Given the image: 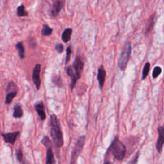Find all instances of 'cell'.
<instances>
[{
    "mask_svg": "<svg viewBox=\"0 0 164 164\" xmlns=\"http://www.w3.org/2000/svg\"><path fill=\"white\" fill-rule=\"evenodd\" d=\"M50 134L54 146L57 148H62L63 145V134L60 123L56 115L53 114L50 117Z\"/></svg>",
    "mask_w": 164,
    "mask_h": 164,
    "instance_id": "6da1fadb",
    "label": "cell"
},
{
    "mask_svg": "<svg viewBox=\"0 0 164 164\" xmlns=\"http://www.w3.org/2000/svg\"><path fill=\"white\" fill-rule=\"evenodd\" d=\"M108 151H111L117 160L121 161L126 155V148L125 145L117 137H115L112 141Z\"/></svg>",
    "mask_w": 164,
    "mask_h": 164,
    "instance_id": "7a4b0ae2",
    "label": "cell"
},
{
    "mask_svg": "<svg viewBox=\"0 0 164 164\" xmlns=\"http://www.w3.org/2000/svg\"><path fill=\"white\" fill-rule=\"evenodd\" d=\"M132 53V46L130 42H126L124 45L120 57L118 60V67L121 70L124 71L127 66Z\"/></svg>",
    "mask_w": 164,
    "mask_h": 164,
    "instance_id": "3957f363",
    "label": "cell"
},
{
    "mask_svg": "<svg viewBox=\"0 0 164 164\" xmlns=\"http://www.w3.org/2000/svg\"><path fill=\"white\" fill-rule=\"evenodd\" d=\"M85 136L82 135L78 138L75 145L74 148V150L72 151V155H71V159L70 164H76V161L81 154L82 150H83L84 144H85Z\"/></svg>",
    "mask_w": 164,
    "mask_h": 164,
    "instance_id": "277c9868",
    "label": "cell"
},
{
    "mask_svg": "<svg viewBox=\"0 0 164 164\" xmlns=\"http://www.w3.org/2000/svg\"><path fill=\"white\" fill-rule=\"evenodd\" d=\"M72 70L75 76V81L76 84L77 81L80 79L82 74H83L84 68V62L82 60L80 56H76L72 66Z\"/></svg>",
    "mask_w": 164,
    "mask_h": 164,
    "instance_id": "5b68a950",
    "label": "cell"
},
{
    "mask_svg": "<svg viewBox=\"0 0 164 164\" xmlns=\"http://www.w3.org/2000/svg\"><path fill=\"white\" fill-rule=\"evenodd\" d=\"M41 70V64H39V63L35 66L34 69L33 70L32 80L37 90H39L41 84V80L40 76Z\"/></svg>",
    "mask_w": 164,
    "mask_h": 164,
    "instance_id": "8992f818",
    "label": "cell"
},
{
    "mask_svg": "<svg viewBox=\"0 0 164 164\" xmlns=\"http://www.w3.org/2000/svg\"><path fill=\"white\" fill-rule=\"evenodd\" d=\"M64 4L65 1H63V0H56V1H54L51 8V15L53 17H57L60 13L62 9L64 6Z\"/></svg>",
    "mask_w": 164,
    "mask_h": 164,
    "instance_id": "52a82bcc",
    "label": "cell"
},
{
    "mask_svg": "<svg viewBox=\"0 0 164 164\" xmlns=\"http://www.w3.org/2000/svg\"><path fill=\"white\" fill-rule=\"evenodd\" d=\"M158 138L156 144V148L159 153H161L164 144V125L158 127Z\"/></svg>",
    "mask_w": 164,
    "mask_h": 164,
    "instance_id": "ba28073f",
    "label": "cell"
},
{
    "mask_svg": "<svg viewBox=\"0 0 164 164\" xmlns=\"http://www.w3.org/2000/svg\"><path fill=\"white\" fill-rule=\"evenodd\" d=\"M19 132H15L8 133H2V136H3V140L6 143L14 144L17 140V136L19 135Z\"/></svg>",
    "mask_w": 164,
    "mask_h": 164,
    "instance_id": "9c48e42d",
    "label": "cell"
},
{
    "mask_svg": "<svg viewBox=\"0 0 164 164\" xmlns=\"http://www.w3.org/2000/svg\"><path fill=\"white\" fill-rule=\"evenodd\" d=\"M106 71L103 67V66H101L98 69L97 71V79L99 82V88L102 89L105 81V78H106Z\"/></svg>",
    "mask_w": 164,
    "mask_h": 164,
    "instance_id": "30bf717a",
    "label": "cell"
},
{
    "mask_svg": "<svg viewBox=\"0 0 164 164\" xmlns=\"http://www.w3.org/2000/svg\"><path fill=\"white\" fill-rule=\"evenodd\" d=\"M34 108L35 111L37 112L38 115L41 117L42 121H44L46 118V114H45L44 110V105L42 102H38L34 105Z\"/></svg>",
    "mask_w": 164,
    "mask_h": 164,
    "instance_id": "8fae6325",
    "label": "cell"
},
{
    "mask_svg": "<svg viewBox=\"0 0 164 164\" xmlns=\"http://www.w3.org/2000/svg\"><path fill=\"white\" fill-rule=\"evenodd\" d=\"M72 32V30L71 28H67L63 32L62 35V40L63 42L67 43L71 40Z\"/></svg>",
    "mask_w": 164,
    "mask_h": 164,
    "instance_id": "7c38bea8",
    "label": "cell"
},
{
    "mask_svg": "<svg viewBox=\"0 0 164 164\" xmlns=\"http://www.w3.org/2000/svg\"><path fill=\"white\" fill-rule=\"evenodd\" d=\"M55 162H54V157L53 152V149L51 148H49L47 149L46 153V162L45 164H54Z\"/></svg>",
    "mask_w": 164,
    "mask_h": 164,
    "instance_id": "4fadbf2b",
    "label": "cell"
},
{
    "mask_svg": "<svg viewBox=\"0 0 164 164\" xmlns=\"http://www.w3.org/2000/svg\"><path fill=\"white\" fill-rule=\"evenodd\" d=\"M23 116V110L19 105H15L14 107L13 117L14 118H21Z\"/></svg>",
    "mask_w": 164,
    "mask_h": 164,
    "instance_id": "5bb4252c",
    "label": "cell"
},
{
    "mask_svg": "<svg viewBox=\"0 0 164 164\" xmlns=\"http://www.w3.org/2000/svg\"><path fill=\"white\" fill-rule=\"evenodd\" d=\"M15 48L18 51V54L21 59H23L25 57V49L24 47V45L21 42H19L16 44Z\"/></svg>",
    "mask_w": 164,
    "mask_h": 164,
    "instance_id": "9a60e30c",
    "label": "cell"
},
{
    "mask_svg": "<svg viewBox=\"0 0 164 164\" xmlns=\"http://www.w3.org/2000/svg\"><path fill=\"white\" fill-rule=\"evenodd\" d=\"M154 24V15L153 14L149 18L148 23L146 24V29H145V33H149L151 30L153 28V26Z\"/></svg>",
    "mask_w": 164,
    "mask_h": 164,
    "instance_id": "2e32d148",
    "label": "cell"
},
{
    "mask_svg": "<svg viewBox=\"0 0 164 164\" xmlns=\"http://www.w3.org/2000/svg\"><path fill=\"white\" fill-rule=\"evenodd\" d=\"M17 15L18 17H27L28 15V13L26 11L23 4H21L19 7H17Z\"/></svg>",
    "mask_w": 164,
    "mask_h": 164,
    "instance_id": "e0dca14e",
    "label": "cell"
},
{
    "mask_svg": "<svg viewBox=\"0 0 164 164\" xmlns=\"http://www.w3.org/2000/svg\"><path fill=\"white\" fill-rule=\"evenodd\" d=\"M17 94V91H12V92L7 93L5 98V104L6 105L11 104L12 101L13 99L16 96Z\"/></svg>",
    "mask_w": 164,
    "mask_h": 164,
    "instance_id": "ac0fdd59",
    "label": "cell"
},
{
    "mask_svg": "<svg viewBox=\"0 0 164 164\" xmlns=\"http://www.w3.org/2000/svg\"><path fill=\"white\" fill-rule=\"evenodd\" d=\"M52 82L54 85H55L57 87L62 88L63 86V84L62 80L60 76L55 75L52 78Z\"/></svg>",
    "mask_w": 164,
    "mask_h": 164,
    "instance_id": "d6986e66",
    "label": "cell"
},
{
    "mask_svg": "<svg viewBox=\"0 0 164 164\" xmlns=\"http://www.w3.org/2000/svg\"><path fill=\"white\" fill-rule=\"evenodd\" d=\"M41 33H42V35L43 36H49V35H51L52 34L53 29L48 25L44 24L42 26Z\"/></svg>",
    "mask_w": 164,
    "mask_h": 164,
    "instance_id": "ffe728a7",
    "label": "cell"
},
{
    "mask_svg": "<svg viewBox=\"0 0 164 164\" xmlns=\"http://www.w3.org/2000/svg\"><path fill=\"white\" fill-rule=\"evenodd\" d=\"M149 69H150V63L149 62H147L144 67V69H143V72H142V80L145 79V78L147 77V76L149 73Z\"/></svg>",
    "mask_w": 164,
    "mask_h": 164,
    "instance_id": "44dd1931",
    "label": "cell"
},
{
    "mask_svg": "<svg viewBox=\"0 0 164 164\" xmlns=\"http://www.w3.org/2000/svg\"><path fill=\"white\" fill-rule=\"evenodd\" d=\"M41 143L44 145L45 147H46L48 148H51L52 142H51V141L50 140V139H49V137H48V136H44V137L41 140Z\"/></svg>",
    "mask_w": 164,
    "mask_h": 164,
    "instance_id": "7402d4cb",
    "label": "cell"
},
{
    "mask_svg": "<svg viewBox=\"0 0 164 164\" xmlns=\"http://www.w3.org/2000/svg\"><path fill=\"white\" fill-rule=\"evenodd\" d=\"M12 91H17V87L14 84V81H11L7 85L6 92L9 93V92H12Z\"/></svg>",
    "mask_w": 164,
    "mask_h": 164,
    "instance_id": "603a6c76",
    "label": "cell"
},
{
    "mask_svg": "<svg viewBox=\"0 0 164 164\" xmlns=\"http://www.w3.org/2000/svg\"><path fill=\"white\" fill-rule=\"evenodd\" d=\"M162 72V68L159 66H157L154 67V70H153V78H157Z\"/></svg>",
    "mask_w": 164,
    "mask_h": 164,
    "instance_id": "cb8c5ba5",
    "label": "cell"
},
{
    "mask_svg": "<svg viewBox=\"0 0 164 164\" xmlns=\"http://www.w3.org/2000/svg\"><path fill=\"white\" fill-rule=\"evenodd\" d=\"M72 54V49L71 46H68L66 49V64L69 63L71 60V57Z\"/></svg>",
    "mask_w": 164,
    "mask_h": 164,
    "instance_id": "d4e9b609",
    "label": "cell"
},
{
    "mask_svg": "<svg viewBox=\"0 0 164 164\" xmlns=\"http://www.w3.org/2000/svg\"><path fill=\"white\" fill-rule=\"evenodd\" d=\"M54 48H55L56 51L58 53H62L63 51V45L62 44L58 43V44H57L55 45V46H54Z\"/></svg>",
    "mask_w": 164,
    "mask_h": 164,
    "instance_id": "484cf974",
    "label": "cell"
},
{
    "mask_svg": "<svg viewBox=\"0 0 164 164\" xmlns=\"http://www.w3.org/2000/svg\"><path fill=\"white\" fill-rule=\"evenodd\" d=\"M23 152H22V150L19 148L17 149L16 151V157H17V159L19 160V162H21L22 161V159H23Z\"/></svg>",
    "mask_w": 164,
    "mask_h": 164,
    "instance_id": "4316f807",
    "label": "cell"
},
{
    "mask_svg": "<svg viewBox=\"0 0 164 164\" xmlns=\"http://www.w3.org/2000/svg\"><path fill=\"white\" fill-rule=\"evenodd\" d=\"M139 153H137L136 154V156L134 158H133L132 160H131L130 161V162L128 163V164H136L137 163L138 161V158H139Z\"/></svg>",
    "mask_w": 164,
    "mask_h": 164,
    "instance_id": "83f0119b",
    "label": "cell"
},
{
    "mask_svg": "<svg viewBox=\"0 0 164 164\" xmlns=\"http://www.w3.org/2000/svg\"><path fill=\"white\" fill-rule=\"evenodd\" d=\"M104 164H112V163H110V162H109V161H106V162H105Z\"/></svg>",
    "mask_w": 164,
    "mask_h": 164,
    "instance_id": "f1b7e54d",
    "label": "cell"
}]
</instances>
